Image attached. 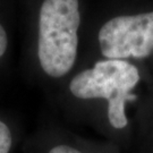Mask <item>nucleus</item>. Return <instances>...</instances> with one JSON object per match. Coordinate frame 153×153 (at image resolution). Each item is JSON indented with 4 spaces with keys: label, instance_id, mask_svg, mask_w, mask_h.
Wrapping results in <instances>:
<instances>
[{
    "label": "nucleus",
    "instance_id": "obj_1",
    "mask_svg": "<svg viewBox=\"0 0 153 153\" xmlns=\"http://www.w3.org/2000/svg\"><path fill=\"white\" fill-rule=\"evenodd\" d=\"M81 23L78 0H44L39 18L38 57L41 68L51 77H62L77 57Z\"/></svg>",
    "mask_w": 153,
    "mask_h": 153
},
{
    "label": "nucleus",
    "instance_id": "obj_3",
    "mask_svg": "<svg viewBox=\"0 0 153 153\" xmlns=\"http://www.w3.org/2000/svg\"><path fill=\"white\" fill-rule=\"evenodd\" d=\"M99 44L108 59L145 58L153 51V11L118 16L100 28Z\"/></svg>",
    "mask_w": 153,
    "mask_h": 153
},
{
    "label": "nucleus",
    "instance_id": "obj_6",
    "mask_svg": "<svg viewBox=\"0 0 153 153\" xmlns=\"http://www.w3.org/2000/svg\"><path fill=\"white\" fill-rule=\"evenodd\" d=\"M8 45V39H7V33H6L5 28L1 26L0 24V59L1 57L5 55L6 49Z\"/></svg>",
    "mask_w": 153,
    "mask_h": 153
},
{
    "label": "nucleus",
    "instance_id": "obj_4",
    "mask_svg": "<svg viewBox=\"0 0 153 153\" xmlns=\"http://www.w3.org/2000/svg\"><path fill=\"white\" fill-rule=\"evenodd\" d=\"M13 146V135L8 125L0 120V153H9Z\"/></svg>",
    "mask_w": 153,
    "mask_h": 153
},
{
    "label": "nucleus",
    "instance_id": "obj_5",
    "mask_svg": "<svg viewBox=\"0 0 153 153\" xmlns=\"http://www.w3.org/2000/svg\"><path fill=\"white\" fill-rule=\"evenodd\" d=\"M48 153H83V152L79 151L78 149L73 148V146L67 145V144H58V145H55L53 148L50 149V151Z\"/></svg>",
    "mask_w": 153,
    "mask_h": 153
},
{
    "label": "nucleus",
    "instance_id": "obj_2",
    "mask_svg": "<svg viewBox=\"0 0 153 153\" xmlns=\"http://www.w3.org/2000/svg\"><path fill=\"white\" fill-rule=\"evenodd\" d=\"M138 81L140 73L133 64L119 59H107L78 73L71 81L69 90L78 99H104L108 102L110 125L121 129L128 124L126 102L135 98L131 91Z\"/></svg>",
    "mask_w": 153,
    "mask_h": 153
}]
</instances>
